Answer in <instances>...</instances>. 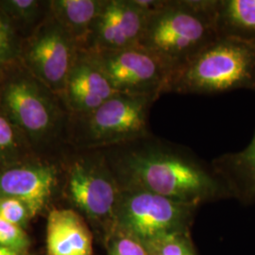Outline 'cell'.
<instances>
[{"label": "cell", "instance_id": "ba28073f", "mask_svg": "<svg viewBox=\"0 0 255 255\" xmlns=\"http://www.w3.org/2000/svg\"><path fill=\"white\" fill-rule=\"evenodd\" d=\"M80 48L49 13L22 40L19 62L61 98Z\"/></svg>", "mask_w": 255, "mask_h": 255}, {"label": "cell", "instance_id": "44dd1931", "mask_svg": "<svg viewBox=\"0 0 255 255\" xmlns=\"http://www.w3.org/2000/svg\"><path fill=\"white\" fill-rule=\"evenodd\" d=\"M33 218L31 210L25 202L13 198L0 197V219L26 230Z\"/></svg>", "mask_w": 255, "mask_h": 255}, {"label": "cell", "instance_id": "52a82bcc", "mask_svg": "<svg viewBox=\"0 0 255 255\" xmlns=\"http://www.w3.org/2000/svg\"><path fill=\"white\" fill-rule=\"evenodd\" d=\"M199 208L200 205L151 192L121 190L114 233L119 232L145 243L167 233L191 231Z\"/></svg>", "mask_w": 255, "mask_h": 255}, {"label": "cell", "instance_id": "6da1fadb", "mask_svg": "<svg viewBox=\"0 0 255 255\" xmlns=\"http://www.w3.org/2000/svg\"><path fill=\"white\" fill-rule=\"evenodd\" d=\"M102 150L121 190L151 192L200 206L234 199L227 182L212 164L190 148L152 132Z\"/></svg>", "mask_w": 255, "mask_h": 255}, {"label": "cell", "instance_id": "3957f363", "mask_svg": "<svg viewBox=\"0 0 255 255\" xmlns=\"http://www.w3.org/2000/svg\"><path fill=\"white\" fill-rule=\"evenodd\" d=\"M0 109L32 148L56 141L66 131L70 118L62 99L20 62L0 70Z\"/></svg>", "mask_w": 255, "mask_h": 255}, {"label": "cell", "instance_id": "9c48e42d", "mask_svg": "<svg viewBox=\"0 0 255 255\" xmlns=\"http://www.w3.org/2000/svg\"><path fill=\"white\" fill-rule=\"evenodd\" d=\"M89 53L119 94L150 98L155 101L165 94L171 73L155 55L143 46Z\"/></svg>", "mask_w": 255, "mask_h": 255}, {"label": "cell", "instance_id": "30bf717a", "mask_svg": "<svg viewBox=\"0 0 255 255\" xmlns=\"http://www.w3.org/2000/svg\"><path fill=\"white\" fill-rule=\"evenodd\" d=\"M150 15L136 0H106L82 50L103 52L139 46Z\"/></svg>", "mask_w": 255, "mask_h": 255}, {"label": "cell", "instance_id": "8992f818", "mask_svg": "<svg viewBox=\"0 0 255 255\" xmlns=\"http://www.w3.org/2000/svg\"><path fill=\"white\" fill-rule=\"evenodd\" d=\"M154 99L117 94L98 109L70 115L67 141L75 150L105 149L151 133L149 113Z\"/></svg>", "mask_w": 255, "mask_h": 255}, {"label": "cell", "instance_id": "7c38bea8", "mask_svg": "<svg viewBox=\"0 0 255 255\" xmlns=\"http://www.w3.org/2000/svg\"><path fill=\"white\" fill-rule=\"evenodd\" d=\"M119 94L92 55L80 50L61 99L70 115H85Z\"/></svg>", "mask_w": 255, "mask_h": 255}, {"label": "cell", "instance_id": "5b68a950", "mask_svg": "<svg viewBox=\"0 0 255 255\" xmlns=\"http://www.w3.org/2000/svg\"><path fill=\"white\" fill-rule=\"evenodd\" d=\"M63 194L105 245L115 230L121 188L102 149L75 150L64 167Z\"/></svg>", "mask_w": 255, "mask_h": 255}, {"label": "cell", "instance_id": "8fae6325", "mask_svg": "<svg viewBox=\"0 0 255 255\" xmlns=\"http://www.w3.org/2000/svg\"><path fill=\"white\" fill-rule=\"evenodd\" d=\"M64 168L57 164L27 160L0 169V197L23 201L34 218L48 206L58 191Z\"/></svg>", "mask_w": 255, "mask_h": 255}, {"label": "cell", "instance_id": "9a60e30c", "mask_svg": "<svg viewBox=\"0 0 255 255\" xmlns=\"http://www.w3.org/2000/svg\"><path fill=\"white\" fill-rule=\"evenodd\" d=\"M105 3L106 0H52L48 1V11L82 50Z\"/></svg>", "mask_w": 255, "mask_h": 255}, {"label": "cell", "instance_id": "277c9868", "mask_svg": "<svg viewBox=\"0 0 255 255\" xmlns=\"http://www.w3.org/2000/svg\"><path fill=\"white\" fill-rule=\"evenodd\" d=\"M255 92V42L219 36L172 74L165 94L218 95Z\"/></svg>", "mask_w": 255, "mask_h": 255}, {"label": "cell", "instance_id": "2e32d148", "mask_svg": "<svg viewBox=\"0 0 255 255\" xmlns=\"http://www.w3.org/2000/svg\"><path fill=\"white\" fill-rule=\"evenodd\" d=\"M219 36L255 42V0H217Z\"/></svg>", "mask_w": 255, "mask_h": 255}, {"label": "cell", "instance_id": "5bb4252c", "mask_svg": "<svg viewBox=\"0 0 255 255\" xmlns=\"http://www.w3.org/2000/svg\"><path fill=\"white\" fill-rule=\"evenodd\" d=\"M215 170L227 182L233 198L244 205L255 202V131L241 151L220 155L212 161Z\"/></svg>", "mask_w": 255, "mask_h": 255}, {"label": "cell", "instance_id": "ffe728a7", "mask_svg": "<svg viewBox=\"0 0 255 255\" xmlns=\"http://www.w3.org/2000/svg\"><path fill=\"white\" fill-rule=\"evenodd\" d=\"M21 44L18 29L0 8V70L19 62Z\"/></svg>", "mask_w": 255, "mask_h": 255}, {"label": "cell", "instance_id": "ac0fdd59", "mask_svg": "<svg viewBox=\"0 0 255 255\" xmlns=\"http://www.w3.org/2000/svg\"><path fill=\"white\" fill-rule=\"evenodd\" d=\"M48 1L39 0H0V8L10 19L13 25L18 27H31L34 28L45 19L48 10Z\"/></svg>", "mask_w": 255, "mask_h": 255}, {"label": "cell", "instance_id": "603a6c76", "mask_svg": "<svg viewBox=\"0 0 255 255\" xmlns=\"http://www.w3.org/2000/svg\"><path fill=\"white\" fill-rule=\"evenodd\" d=\"M104 247L107 255H148L143 243L119 232H115Z\"/></svg>", "mask_w": 255, "mask_h": 255}, {"label": "cell", "instance_id": "cb8c5ba5", "mask_svg": "<svg viewBox=\"0 0 255 255\" xmlns=\"http://www.w3.org/2000/svg\"><path fill=\"white\" fill-rule=\"evenodd\" d=\"M0 255H27V254L21 253L18 251H14L9 248L0 246Z\"/></svg>", "mask_w": 255, "mask_h": 255}, {"label": "cell", "instance_id": "d6986e66", "mask_svg": "<svg viewBox=\"0 0 255 255\" xmlns=\"http://www.w3.org/2000/svg\"><path fill=\"white\" fill-rule=\"evenodd\" d=\"M143 245L148 255H198L191 231H178L154 237Z\"/></svg>", "mask_w": 255, "mask_h": 255}, {"label": "cell", "instance_id": "7402d4cb", "mask_svg": "<svg viewBox=\"0 0 255 255\" xmlns=\"http://www.w3.org/2000/svg\"><path fill=\"white\" fill-rule=\"evenodd\" d=\"M0 246L27 254L30 239L25 229L0 219Z\"/></svg>", "mask_w": 255, "mask_h": 255}, {"label": "cell", "instance_id": "7a4b0ae2", "mask_svg": "<svg viewBox=\"0 0 255 255\" xmlns=\"http://www.w3.org/2000/svg\"><path fill=\"white\" fill-rule=\"evenodd\" d=\"M216 7L217 0H164L148 19L139 46L172 76L219 37Z\"/></svg>", "mask_w": 255, "mask_h": 255}, {"label": "cell", "instance_id": "4fadbf2b", "mask_svg": "<svg viewBox=\"0 0 255 255\" xmlns=\"http://www.w3.org/2000/svg\"><path fill=\"white\" fill-rule=\"evenodd\" d=\"M94 235L86 220L71 208L51 210L46 223L47 255H93Z\"/></svg>", "mask_w": 255, "mask_h": 255}, {"label": "cell", "instance_id": "e0dca14e", "mask_svg": "<svg viewBox=\"0 0 255 255\" xmlns=\"http://www.w3.org/2000/svg\"><path fill=\"white\" fill-rule=\"evenodd\" d=\"M32 149L21 130L0 109V169L30 160Z\"/></svg>", "mask_w": 255, "mask_h": 255}]
</instances>
